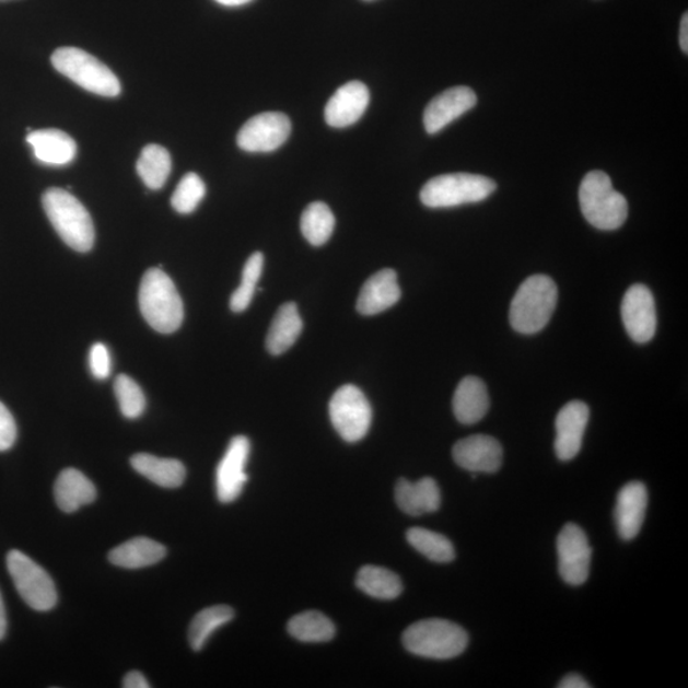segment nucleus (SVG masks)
Listing matches in <instances>:
<instances>
[{
    "label": "nucleus",
    "mask_w": 688,
    "mask_h": 688,
    "mask_svg": "<svg viewBox=\"0 0 688 688\" xmlns=\"http://www.w3.org/2000/svg\"><path fill=\"white\" fill-rule=\"evenodd\" d=\"M166 555L164 545L150 538L138 537L114 548L109 553V560L115 567L135 570L152 567L164 560Z\"/></svg>",
    "instance_id": "24"
},
{
    "label": "nucleus",
    "mask_w": 688,
    "mask_h": 688,
    "mask_svg": "<svg viewBox=\"0 0 688 688\" xmlns=\"http://www.w3.org/2000/svg\"><path fill=\"white\" fill-rule=\"evenodd\" d=\"M54 497L61 512L74 513L94 502L97 491L95 485L82 471L67 468L61 470L54 486Z\"/></svg>",
    "instance_id": "23"
},
{
    "label": "nucleus",
    "mask_w": 688,
    "mask_h": 688,
    "mask_svg": "<svg viewBox=\"0 0 688 688\" xmlns=\"http://www.w3.org/2000/svg\"><path fill=\"white\" fill-rule=\"evenodd\" d=\"M139 307L145 322L159 334H174L182 327L183 300L164 270H147L139 288Z\"/></svg>",
    "instance_id": "1"
},
{
    "label": "nucleus",
    "mask_w": 688,
    "mask_h": 688,
    "mask_svg": "<svg viewBox=\"0 0 688 688\" xmlns=\"http://www.w3.org/2000/svg\"><path fill=\"white\" fill-rule=\"evenodd\" d=\"M621 316L626 331L637 343H648L655 336L656 311L653 293L644 284H633L625 293Z\"/></svg>",
    "instance_id": "12"
},
{
    "label": "nucleus",
    "mask_w": 688,
    "mask_h": 688,
    "mask_svg": "<svg viewBox=\"0 0 688 688\" xmlns=\"http://www.w3.org/2000/svg\"><path fill=\"white\" fill-rule=\"evenodd\" d=\"M580 208L587 222L598 230L620 229L629 215L628 200L615 190L606 173L586 174L579 190Z\"/></svg>",
    "instance_id": "4"
},
{
    "label": "nucleus",
    "mask_w": 688,
    "mask_h": 688,
    "mask_svg": "<svg viewBox=\"0 0 688 688\" xmlns=\"http://www.w3.org/2000/svg\"><path fill=\"white\" fill-rule=\"evenodd\" d=\"M355 584L370 597L384 600L396 599L404 592V584L397 574L374 565L361 568Z\"/></svg>",
    "instance_id": "28"
},
{
    "label": "nucleus",
    "mask_w": 688,
    "mask_h": 688,
    "mask_svg": "<svg viewBox=\"0 0 688 688\" xmlns=\"http://www.w3.org/2000/svg\"><path fill=\"white\" fill-rule=\"evenodd\" d=\"M396 501L401 512L420 516L435 513L442 505V493L435 479L424 477L417 482L400 478L396 487Z\"/></svg>",
    "instance_id": "20"
},
{
    "label": "nucleus",
    "mask_w": 688,
    "mask_h": 688,
    "mask_svg": "<svg viewBox=\"0 0 688 688\" xmlns=\"http://www.w3.org/2000/svg\"><path fill=\"white\" fill-rule=\"evenodd\" d=\"M404 645L409 653L430 660H453L468 646V633L452 621L430 618L409 626Z\"/></svg>",
    "instance_id": "5"
},
{
    "label": "nucleus",
    "mask_w": 688,
    "mask_h": 688,
    "mask_svg": "<svg viewBox=\"0 0 688 688\" xmlns=\"http://www.w3.org/2000/svg\"><path fill=\"white\" fill-rule=\"evenodd\" d=\"M400 296L396 270L383 269L362 285L355 307L362 315H377L396 305Z\"/></svg>",
    "instance_id": "19"
},
{
    "label": "nucleus",
    "mask_w": 688,
    "mask_h": 688,
    "mask_svg": "<svg viewBox=\"0 0 688 688\" xmlns=\"http://www.w3.org/2000/svg\"><path fill=\"white\" fill-rule=\"evenodd\" d=\"M498 185L490 177L475 174H446L432 177L420 193L421 202L429 208H451L482 202Z\"/></svg>",
    "instance_id": "7"
},
{
    "label": "nucleus",
    "mask_w": 688,
    "mask_h": 688,
    "mask_svg": "<svg viewBox=\"0 0 688 688\" xmlns=\"http://www.w3.org/2000/svg\"><path fill=\"white\" fill-rule=\"evenodd\" d=\"M559 570L563 582L579 586L591 573L592 547L585 532L568 523L558 537Z\"/></svg>",
    "instance_id": "11"
},
{
    "label": "nucleus",
    "mask_w": 688,
    "mask_h": 688,
    "mask_svg": "<svg viewBox=\"0 0 688 688\" xmlns=\"http://www.w3.org/2000/svg\"><path fill=\"white\" fill-rule=\"evenodd\" d=\"M90 368L92 374L98 381L109 377L112 371V359L109 350L103 343H95L90 351Z\"/></svg>",
    "instance_id": "36"
},
{
    "label": "nucleus",
    "mask_w": 688,
    "mask_h": 688,
    "mask_svg": "<svg viewBox=\"0 0 688 688\" xmlns=\"http://www.w3.org/2000/svg\"><path fill=\"white\" fill-rule=\"evenodd\" d=\"M477 104L475 91L458 86L446 90L428 105L423 113V126L429 135H436Z\"/></svg>",
    "instance_id": "15"
},
{
    "label": "nucleus",
    "mask_w": 688,
    "mask_h": 688,
    "mask_svg": "<svg viewBox=\"0 0 688 688\" xmlns=\"http://www.w3.org/2000/svg\"><path fill=\"white\" fill-rule=\"evenodd\" d=\"M558 296V285L550 277L536 275L527 278L510 305V324L517 334H538L551 320Z\"/></svg>",
    "instance_id": "2"
},
{
    "label": "nucleus",
    "mask_w": 688,
    "mask_h": 688,
    "mask_svg": "<svg viewBox=\"0 0 688 688\" xmlns=\"http://www.w3.org/2000/svg\"><path fill=\"white\" fill-rule=\"evenodd\" d=\"M490 398L486 384L476 376L464 377L454 393L453 411L463 424H475L489 412Z\"/></svg>",
    "instance_id": "22"
},
{
    "label": "nucleus",
    "mask_w": 688,
    "mask_h": 688,
    "mask_svg": "<svg viewBox=\"0 0 688 688\" xmlns=\"http://www.w3.org/2000/svg\"><path fill=\"white\" fill-rule=\"evenodd\" d=\"M303 328L304 324L298 305L295 303L283 304L278 308L268 330L266 339L268 352L278 355L289 351L298 341Z\"/></svg>",
    "instance_id": "25"
},
{
    "label": "nucleus",
    "mask_w": 688,
    "mask_h": 688,
    "mask_svg": "<svg viewBox=\"0 0 688 688\" xmlns=\"http://www.w3.org/2000/svg\"><path fill=\"white\" fill-rule=\"evenodd\" d=\"M679 45L685 54H688V14L685 13L679 28Z\"/></svg>",
    "instance_id": "40"
},
{
    "label": "nucleus",
    "mask_w": 688,
    "mask_h": 688,
    "mask_svg": "<svg viewBox=\"0 0 688 688\" xmlns=\"http://www.w3.org/2000/svg\"><path fill=\"white\" fill-rule=\"evenodd\" d=\"M137 173L147 188L159 190L172 173V156L162 145H145L137 161Z\"/></svg>",
    "instance_id": "27"
},
{
    "label": "nucleus",
    "mask_w": 688,
    "mask_h": 688,
    "mask_svg": "<svg viewBox=\"0 0 688 688\" xmlns=\"http://www.w3.org/2000/svg\"><path fill=\"white\" fill-rule=\"evenodd\" d=\"M408 544L431 561L446 563L455 559V548L450 538L424 528L407 532Z\"/></svg>",
    "instance_id": "32"
},
{
    "label": "nucleus",
    "mask_w": 688,
    "mask_h": 688,
    "mask_svg": "<svg viewBox=\"0 0 688 688\" xmlns=\"http://www.w3.org/2000/svg\"><path fill=\"white\" fill-rule=\"evenodd\" d=\"M51 63L59 73L92 94L104 97L120 95L121 84L118 77L88 51L65 46L53 53Z\"/></svg>",
    "instance_id": "6"
},
{
    "label": "nucleus",
    "mask_w": 688,
    "mask_h": 688,
    "mask_svg": "<svg viewBox=\"0 0 688 688\" xmlns=\"http://www.w3.org/2000/svg\"><path fill=\"white\" fill-rule=\"evenodd\" d=\"M590 421V407L573 400L556 417L555 452L562 462L573 460L582 450L583 436Z\"/></svg>",
    "instance_id": "14"
},
{
    "label": "nucleus",
    "mask_w": 688,
    "mask_h": 688,
    "mask_svg": "<svg viewBox=\"0 0 688 688\" xmlns=\"http://www.w3.org/2000/svg\"><path fill=\"white\" fill-rule=\"evenodd\" d=\"M291 128L289 116L282 113L255 115L240 129L237 145L250 153L273 152L288 141Z\"/></svg>",
    "instance_id": "10"
},
{
    "label": "nucleus",
    "mask_w": 688,
    "mask_h": 688,
    "mask_svg": "<svg viewBox=\"0 0 688 688\" xmlns=\"http://www.w3.org/2000/svg\"><path fill=\"white\" fill-rule=\"evenodd\" d=\"M7 568L15 590L31 608L38 613H46L57 606L56 584L50 575L27 555L18 550L11 551L7 555Z\"/></svg>",
    "instance_id": "8"
},
{
    "label": "nucleus",
    "mask_w": 688,
    "mask_h": 688,
    "mask_svg": "<svg viewBox=\"0 0 688 688\" xmlns=\"http://www.w3.org/2000/svg\"><path fill=\"white\" fill-rule=\"evenodd\" d=\"M263 268H265V255L260 252L254 253L252 257L246 260L243 270L242 283H240L237 290L232 293L230 300V307L232 312L243 313L247 307H249L255 290H257Z\"/></svg>",
    "instance_id": "33"
},
{
    "label": "nucleus",
    "mask_w": 688,
    "mask_h": 688,
    "mask_svg": "<svg viewBox=\"0 0 688 688\" xmlns=\"http://www.w3.org/2000/svg\"><path fill=\"white\" fill-rule=\"evenodd\" d=\"M124 688H150L151 685L147 681V678L141 672H129V674L123 679Z\"/></svg>",
    "instance_id": "38"
},
{
    "label": "nucleus",
    "mask_w": 688,
    "mask_h": 688,
    "mask_svg": "<svg viewBox=\"0 0 688 688\" xmlns=\"http://www.w3.org/2000/svg\"><path fill=\"white\" fill-rule=\"evenodd\" d=\"M18 439V427L10 409L0 401V452L11 450Z\"/></svg>",
    "instance_id": "37"
},
{
    "label": "nucleus",
    "mask_w": 688,
    "mask_h": 688,
    "mask_svg": "<svg viewBox=\"0 0 688 688\" xmlns=\"http://www.w3.org/2000/svg\"><path fill=\"white\" fill-rule=\"evenodd\" d=\"M130 464L139 475L160 487H164V489H177L187 477V469H185L184 464L176 459L159 458L151 454L141 453L133 455Z\"/></svg>",
    "instance_id": "26"
},
{
    "label": "nucleus",
    "mask_w": 688,
    "mask_h": 688,
    "mask_svg": "<svg viewBox=\"0 0 688 688\" xmlns=\"http://www.w3.org/2000/svg\"><path fill=\"white\" fill-rule=\"evenodd\" d=\"M114 390L124 417L135 420L142 416L145 409V397L141 386L133 378L120 374L115 378Z\"/></svg>",
    "instance_id": "34"
},
{
    "label": "nucleus",
    "mask_w": 688,
    "mask_h": 688,
    "mask_svg": "<svg viewBox=\"0 0 688 688\" xmlns=\"http://www.w3.org/2000/svg\"><path fill=\"white\" fill-rule=\"evenodd\" d=\"M648 508V491L644 483L633 481L625 485L617 494L615 523L623 540L635 538L643 527Z\"/></svg>",
    "instance_id": "18"
},
{
    "label": "nucleus",
    "mask_w": 688,
    "mask_h": 688,
    "mask_svg": "<svg viewBox=\"0 0 688 688\" xmlns=\"http://www.w3.org/2000/svg\"><path fill=\"white\" fill-rule=\"evenodd\" d=\"M43 206L53 228L69 247L80 253H88L94 247V221L71 193L50 188L44 193Z\"/></svg>",
    "instance_id": "3"
},
{
    "label": "nucleus",
    "mask_w": 688,
    "mask_h": 688,
    "mask_svg": "<svg viewBox=\"0 0 688 688\" xmlns=\"http://www.w3.org/2000/svg\"><path fill=\"white\" fill-rule=\"evenodd\" d=\"M214 2L225 7H240L250 3L253 0H214Z\"/></svg>",
    "instance_id": "42"
},
{
    "label": "nucleus",
    "mask_w": 688,
    "mask_h": 688,
    "mask_svg": "<svg viewBox=\"0 0 688 688\" xmlns=\"http://www.w3.org/2000/svg\"><path fill=\"white\" fill-rule=\"evenodd\" d=\"M369 103L370 92L365 84L359 81L348 82L330 97L324 116L331 128L351 127L365 114Z\"/></svg>",
    "instance_id": "17"
},
{
    "label": "nucleus",
    "mask_w": 688,
    "mask_h": 688,
    "mask_svg": "<svg viewBox=\"0 0 688 688\" xmlns=\"http://www.w3.org/2000/svg\"><path fill=\"white\" fill-rule=\"evenodd\" d=\"M7 632V616H5V607L2 598V594H0V640H3Z\"/></svg>",
    "instance_id": "41"
},
{
    "label": "nucleus",
    "mask_w": 688,
    "mask_h": 688,
    "mask_svg": "<svg viewBox=\"0 0 688 688\" xmlns=\"http://www.w3.org/2000/svg\"><path fill=\"white\" fill-rule=\"evenodd\" d=\"M27 143L33 147L35 158L46 165L63 166L77 154L74 139L59 129L30 131Z\"/></svg>",
    "instance_id": "21"
},
{
    "label": "nucleus",
    "mask_w": 688,
    "mask_h": 688,
    "mask_svg": "<svg viewBox=\"0 0 688 688\" xmlns=\"http://www.w3.org/2000/svg\"><path fill=\"white\" fill-rule=\"evenodd\" d=\"M235 610L230 606L220 605L208 607L193 618L189 628V644L193 651L200 652L212 633L223 625L234 620Z\"/></svg>",
    "instance_id": "29"
},
{
    "label": "nucleus",
    "mask_w": 688,
    "mask_h": 688,
    "mask_svg": "<svg viewBox=\"0 0 688 688\" xmlns=\"http://www.w3.org/2000/svg\"><path fill=\"white\" fill-rule=\"evenodd\" d=\"M250 454V442L246 436H235L231 440L225 455L215 474L218 497L223 504L235 501L242 494L247 475L245 471Z\"/></svg>",
    "instance_id": "13"
},
{
    "label": "nucleus",
    "mask_w": 688,
    "mask_h": 688,
    "mask_svg": "<svg viewBox=\"0 0 688 688\" xmlns=\"http://www.w3.org/2000/svg\"><path fill=\"white\" fill-rule=\"evenodd\" d=\"M336 228V219L330 208L323 202H314L306 207L301 215V232L314 246H322L328 242Z\"/></svg>",
    "instance_id": "31"
},
{
    "label": "nucleus",
    "mask_w": 688,
    "mask_h": 688,
    "mask_svg": "<svg viewBox=\"0 0 688 688\" xmlns=\"http://www.w3.org/2000/svg\"><path fill=\"white\" fill-rule=\"evenodd\" d=\"M329 416L338 434L346 442L355 443L366 436L373 420V409L358 386L347 384L331 397Z\"/></svg>",
    "instance_id": "9"
},
{
    "label": "nucleus",
    "mask_w": 688,
    "mask_h": 688,
    "mask_svg": "<svg viewBox=\"0 0 688 688\" xmlns=\"http://www.w3.org/2000/svg\"><path fill=\"white\" fill-rule=\"evenodd\" d=\"M560 688H591V684H587L582 676L576 674H570L561 679L559 684Z\"/></svg>",
    "instance_id": "39"
},
{
    "label": "nucleus",
    "mask_w": 688,
    "mask_h": 688,
    "mask_svg": "<svg viewBox=\"0 0 688 688\" xmlns=\"http://www.w3.org/2000/svg\"><path fill=\"white\" fill-rule=\"evenodd\" d=\"M502 446L489 435H471L453 447V458L463 469L474 474H494L501 468Z\"/></svg>",
    "instance_id": "16"
},
{
    "label": "nucleus",
    "mask_w": 688,
    "mask_h": 688,
    "mask_svg": "<svg viewBox=\"0 0 688 688\" xmlns=\"http://www.w3.org/2000/svg\"><path fill=\"white\" fill-rule=\"evenodd\" d=\"M205 196L206 184L199 175L189 173L177 185L172 198V206L176 212L189 214L196 211Z\"/></svg>",
    "instance_id": "35"
},
{
    "label": "nucleus",
    "mask_w": 688,
    "mask_h": 688,
    "mask_svg": "<svg viewBox=\"0 0 688 688\" xmlns=\"http://www.w3.org/2000/svg\"><path fill=\"white\" fill-rule=\"evenodd\" d=\"M288 630L291 637L304 643H326L336 635L334 622L318 610H307L291 618Z\"/></svg>",
    "instance_id": "30"
}]
</instances>
